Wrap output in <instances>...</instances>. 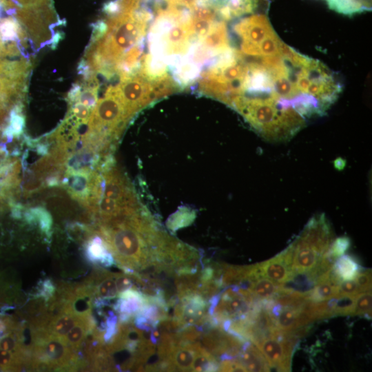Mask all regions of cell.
Here are the masks:
<instances>
[{"label": "cell", "instance_id": "6da1fadb", "mask_svg": "<svg viewBox=\"0 0 372 372\" xmlns=\"http://www.w3.org/2000/svg\"><path fill=\"white\" fill-rule=\"evenodd\" d=\"M130 118L116 93L114 86L111 85L92 109L87 130L101 134L116 143Z\"/></svg>", "mask_w": 372, "mask_h": 372}, {"label": "cell", "instance_id": "7a4b0ae2", "mask_svg": "<svg viewBox=\"0 0 372 372\" xmlns=\"http://www.w3.org/2000/svg\"><path fill=\"white\" fill-rule=\"evenodd\" d=\"M14 15L35 48L50 44L53 28L58 23L51 0L18 8Z\"/></svg>", "mask_w": 372, "mask_h": 372}, {"label": "cell", "instance_id": "3957f363", "mask_svg": "<svg viewBox=\"0 0 372 372\" xmlns=\"http://www.w3.org/2000/svg\"><path fill=\"white\" fill-rule=\"evenodd\" d=\"M119 80V83L114 85V89L130 118L140 110L157 99L154 92L152 81L150 83V81L138 72Z\"/></svg>", "mask_w": 372, "mask_h": 372}, {"label": "cell", "instance_id": "277c9868", "mask_svg": "<svg viewBox=\"0 0 372 372\" xmlns=\"http://www.w3.org/2000/svg\"><path fill=\"white\" fill-rule=\"evenodd\" d=\"M298 340V338L288 333L283 340L269 335L255 345L266 359L269 371H290L291 358Z\"/></svg>", "mask_w": 372, "mask_h": 372}, {"label": "cell", "instance_id": "5b68a950", "mask_svg": "<svg viewBox=\"0 0 372 372\" xmlns=\"http://www.w3.org/2000/svg\"><path fill=\"white\" fill-rule=\"evenodd\" d=\"M64 175L61 180L64 189L72 198L86 207L97 180L98 170H65Z\"/></svg>", "mask_w": 372, "mask_h": 372}, {"label": "cell", "instance_id": "8992f818", "mask_svg": "<svg viewBox=\"0 0 372 372\" xmlns=\"http://www.w3.org/2000/svg\"><path fill=\"white\" fill-rule=\"evenodd\" d=\"M293 265L295 273H307L312 271L322 256L312 247L298 236L292 243Z\"/></svg>", "mask_w": 372, "mask_h": 372}, {"label": "cell", "instance_id": "52a82bcc", "mask_svg": "<svg viewBox=\"0 0 372 372\" xmlns=\"http://www.w3.org/2000/svg\"><path fill=\"white\" fill-rule=\"evenodd\" d=\"M257 265L262 277L267 278L279 284L290 280L294 275L282 252Z\"/></svg>", "mask_w": 372, "mask_h": 372}, {"label": "cell", "instance_id": "ba28073f", "mask_svg": "<svg viewBox=\"0 0 372 372\" xmlns=\"http://www.w3.org/2000/svg\"><path fill=\"white\" fill-rule=\"evenodd\" d=\"M85 256L94 264L103 267H110L114 263V258L110 251L105 240L95 231L85 241Z\"/></svg>", "mask_w": 372, "mask_h": 372}, {"label": "cell", "instance_id": "9c48e42d", "mask_svg": "<svg viewBox=\"0 0 372 372\" xmlns=\"http://www.w3.org/2000/svg\"><path fill=\"white\" fill-rule=\"evenodd\" d=\"M247 371H269L268 363L260 350L250 341L246 340L237 358Z\"/></svg>", "mask_w": 372, "mask_h": 372}, {"label": "cell", "instance_id": "30bf717a", "mask_svg": "<svg viewBox=\"0 0 372 372\" xmlns=\"http://www.w3.org/2000/svg\"><path fill=\"white\" fill-rule=\"evenodd\" d=\"M81 316H83L64 310L61 313L51 318L45 329L51 335L63 340Z\"/></svg>", "mask_w": 372, "mask_h": 372}, {"label": "cell", "instance_id": "8fae6325", "mask_svg": "<svg viewBox=\"0 0 372 372\" xmlns=\"http://www.w3.org/2000/svg\"><path fill=\"white\" fill-rule=\"evenodd\" d=\"M330 8L339 13L353 15L369 11L371 0H326Z\"/></svg>", "mask_w": 372, "mask_h": 372}, {"label": "cell", "instance_id": "7c38bea8", "mask_svg": "<svg viewBox=\"0 0 372 372\" xmlns=\"http://www.w3.org/2000/svg\"><path fill=\"white\" fill-rule=\"evenodd\" d=\"M333 270L341 280H351L355 279L361 267L351 256L343 254L335 261Z\"/></svg>", "mask_w": 372, "mask_h": 372}, {"label": "cell", "instance_id": "4fadbf2b", "mask_svg": "<svg viewBox=\"0 0 372 372\" xmlns=\"http://www.w3.org/2000/svg\"><path fill=\"white\" fill-rule=\"evenodd\" d=\"M280 285L267 278L260 277L253 282L249 292L256 301L270 300L276 295Z\"/></svg>", "mask_w": 372, "mask_h": 372}, {"label": "cell", "instance_id": "5bb4252c", "mask_svg": "<svg viewBox=\"0 0 372 372\" xmlns=\"http://www.w3.org/2000/svg\"><path fill=\"white\" fill-rule=\"evenodd\" d=\"M25 32L17 19L13 17L0 19V36L3 42L13 41L19 44Z\"/></svg>", "mask_w": 372, "mask_h": 372}, {"label": "cell", "instance_id": "9a60e30c", "mask_svg": "<svg viewBox=\"0 0 372 372\" xmlns=\"http://www.w3.org/2000/svg\"><path fill=\"white\" fill-rule=\"evenodd\" d=\"M300 308L282 307L278 316L273 320L276 327L285 332H291L299 327Z\"/></svg>", "mask_w": 372, "mask_h": 372}, {"label": "cell", "instance_id": "2e32d148", "mask_svg": "<svg viewBox=\"0 0 372 372\" xmlns=\"http://www.w3.org/2000/svg\"><path fill=\"white\" fill-rule=\"evenodd\" d=\"M25 219L30 224L38 225L41 231L48 236L51 234L52 218L45 208H30L25 213Z\"/></svg>", "mask_w": 372, "mask_h": 372}, {"label": "cell", "instance_id": "e0dca14e", "mask_svg": "<svg viewBox=\"0 0 372 372\" xmlns=\"http://www.w3.org/2000/svg\"><path fill=\"white\" fill-rule=\"evenodd\" d=\"M340 285L330 282L316 284L309 291V300L313 302H320L333 298H339Z\"/></svg>", "mask_w": 372, "mask_h": 372}, {"label": "cell", "instance_id": "ac0fdd59", "mask_svg": "<svg viewBox=\"0 0 372 372\" xmlns=\"http://www.w3.org/2000/svg\"><path fill=\"white\" fill-rule=\"evenodd\" d=\"M196 217L195 212L187 208L180 209L171 216L167 221V227L172 231L190 225Z\"/></svg>", "mask_w": 372, "mask_h": 372}, {"label": "cell", "instance_id": "d6986e66", "mask_svg": "<svg viewBox=\"0 0 372 372\" xmlns=\"http://www.w3.org/2000/svg\"><path fill=\"white\" fill-rule=\"evenodd\" d=\"M371 291L360 293L355 300L353 315L363 316L367 319L371 318Z\"/></svg>", "mask_w": 372, "mask_h": 372}, {"label": "cell", "instance_id": "ffe728a7", "mask_svg": "<svg viewBox=\"0 0 372 372\" xmlns=\"http://www.w3.org/2000/svg\"><path fill=\"white\" fill-rule=\"evenodd\" d=\"M355 297L341 296L337 298L333 307V316L338 315H353Z\"/></svg>", "mask_w": 372, "mask_h": 372}, {"label": "cell", "instance_id": "44dd1931", "mask_svg": "<svg viewBox=\"0 0 372 372\" xmlns=\"http://www.w3.org/2000/svg\"><path fill=\"white\" fill-rule=\"evenodd\" d=\"M92 109L79 103L71 105L68 115L71 116L79 124H86L88 123Z\"/></svg>", "mask_w": 372, "mask_h": 372}, {"label": "cell", "instance_id": "7402d4cb", "mask_svg": "<svg viewBox=\"0 0 372 372\" xmlns=\"http://www.w3.org/2000/svg\"><path fill=\"white\" fill-rule=\"evenodd\" d=\"M350 246V240L347 237H339L333 241L330 251L336 258L342 256Z\"/></svg>", "mask_w": 372, "mask_h": 372}, {"label": "cell", "instance_id": "603a6c76", "mask_svg": "<svg viewBox=\"0 0 372 372\" xmlns=\"http://www.w3.org/2000/svg\"><path fill=\"white\" fill-rule=\"evenodd\" d=\"M219 371H247L245 366L238 358L225 359L219 363Z\"/></svg>", "mask_w": 372, "mask_h": 372}, {"label": "cell", "instance_id": "cb8c5ba5", "mask_svg": "<svg viewBox=\"0 0 372 372\" xmlns=\"http://www.w3.org/2000/svg\"><path fill=\"white\" fill-rule=\"evenodd\" d=\"M354 280L361 292L371 291V270H360Z\"/></svg>", "mask_w": 372, "mask_h": 372}, {"label": "cell", "instance_id": "d4e9b609", "mask_svg": "<svg viewBox=\"0 0 372 372\" xmlns=\"http://www.w3.org/2000/svg\"><path fill=\"white\" fill-rule=\"evenodd\" d=\"M340 295L350 296L356 297L360 293H362L357 283L354 280H342L340 283Z\"/></svg>", "mask_w": 372, "mask_h": 372}, {"label": "cell", "instance_id": "484cf974", "mask_svg": "<svg viewBox=\"0 0 372 372\" xmlns=\"http://www.w3.org/2000/svg\"><path fill=\"white\" fill-rule=\"evenodd\" d=\"M92 32L91 37V41L94 42L101 39L107 31L106 22L99 20L92 25Z\"/></svg>", "mask_w": 372, "mask_h": 372}, {"label": "cell", "instance_id": "4316f807", "mask_svg": "<svg viewBox=\"0 0 372 372\" xmlns=\"http://www.w3.org/2000/svg\"><path fill=\"white\" fill-rule=\"evenodd\" d=\"M82 90V85L79 83L74 84L68 93L67 99L70 105L76 103Z\"/></svg>", "mask_w": 372, "mask_h": 372}, {"label": "cell", "instance_id": "83f0119b", "mask_svg": "<svg viewBox=\"0 0 372 372\" xmlns=\"http://www.w3.org/2000/svg\"><path fill=\"white\" fill-rule=\"evenodd\" d=\"M6 55V45L0 36V56L3 57Z\"/></svg>", "mask_w": 372, "mask_h": 372}]
</instances>
